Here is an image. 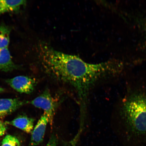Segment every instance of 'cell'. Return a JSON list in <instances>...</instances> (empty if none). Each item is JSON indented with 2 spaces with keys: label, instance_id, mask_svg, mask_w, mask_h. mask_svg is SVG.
<instances>
[{
  "label": "cell",
  "instance_id": "cell-1",
  "mask_svg": "<svg viewBox=\"0 0 146 146\" xmlns=\"http://www.w3.org/2000/svg\"><path fill=\"white\" fill-rule=\"evenodd\" d=\"M39 55L42 65L47 74L55 80L72 87L81 106V120L84 121L89 93L101 78L116 73L122 68L121 63L111 60L91 64L78 56L55 50L41 43Z\"/></svg>",
  "mask_w": 146,
  "mask_h": 146
},
{
  "label": "cell",
  "instance_id": "cell-2",
  "mask_svg": "<svg viewBox=\"0 0 146 146\" xmlns=\"http://www.w3.org/2000/svg\"><path fill=\"white\" fill-rule=\"evenodd\" d=\"M122 113L134 135L146 137V91L134 92L124 102Z\"/></svg>",
  "mask_w": 146,
  "mask_h": 146
},
{
  "label": "cell",
  "instance_id": "cell-3",
  "mask_svg": "<svg viewBox=\"0 0 146 146\" xmlns=\"http://www.w3.org/2000/svg\"><path fill=\"white\" fill-rule=\"evenodd\" d=\"M30 103L37 108L43 110L44 113L48 116L49 123L52 126L58 103L52 96L49 89H45L41 94L32 100Z\"/></svg>",
  "mask_w": 146,
  "mask_h": 146
},
{
  "label": "cell",
  "instance_id": "cell-4",
  "mask_svg": "<svg viewBox=\"0 0 146 146\" xmlns=\"http://www.w3.org/2000/svg\"><path fill=\"white\" fill-rule=\"evenodd\" d=\"M6 82L17 92L29 94L34 91L36 85L35 79L25 76H18L6 80Z\"/></svg>",
  "mask_w": 146,
  "mask_h": 146
},
{
  "label": "cell",
  "instance_id": "cell-5",
  "mask_svg": "<svg viewBox=\"0 0 146 146\" xmlns=\"http://www.w3.org/2000/svg\"><path fill=\"white\" fill-rule=\"evenodd\" d=\"M48 123L49 119L48 117L44 113L33 129L31 137V145L32 146H36L42 142L47 125Z\"/></svg>",
  "mask_w": 146,
  "mask_h": 146
},
{
  "label": "cell",
  "instance_id": "cell-6",
  "mask_svg": "<svg viewBox=\"0 0 146 146\" xmlns=\"http://www.w3.org/2000/svg\"><path fill=\"white\" fill-rule=\"evenodd\" d=\"M26 103L17 98L0 99V119L12 114Z\"/></svg>",
  "mask_w": 146,
  "mask_h": 146
},
{
  "label": "cell",
  "instance_id": "cell-7",
  "mask_svg": "<svg viewBox=\"0 0 146 146\" xmlns=\"http://www.w3.org/2000/svg\"><path fill=\"white\" fill-rule=\"evenodd\" d=\"M34 120L26 116H20L5 124L12 125L27 133H32L34 129Z\"/></svg>",
  "mask_w": 146,
  "mask_h": 146
},
{
  "label": "cell",
  "instance_id": "cell-8",
  "mask_svg": "<svg viewBox=\"0 0 146 146\" xmlns=\"http://www.w3.org/2000/svg\"><path fill=\"white\" fill-rule=\"evenodd\" d=\"M8 47L0 49V72H7L17 69Z\"/></svg>",
  "mask_w": 146,
  "mask_h": 146
},
{
  "label": "cell",
  "instance_id": "cell-9",
  "mask_svg": "<svg viewBox=\"0 0 146 146\" xmlns=\"http://www.w3.org/2000/svg\"><path fill=\"white\" fill-rule=\"evenodd\" d=\"M25 3V1L0 0V15L7 12H17Z\"/></svg>",
  "mask_w": 146,
  "mask_h": 146
},
{
  "label": "cell",
  "instance_id": "cell-10",
  "mask_svg": "<svg viewBox=\"0 0 146 146\" xmlns=\"http://www.w3.org/2000/svg\"><path fill=\"white\" fill-rule=\"evenodd\" d=\"M11 30L5 25L0 26V49L8 46L10 42Z\"/></svg>",
  "mask_w": 146,
  "mask_h": 146
},
{
  "label": "cell",
  "instance_id": "cell-11",
  "mask_svg": "<svg viewBox=\"0 0 146 146\" xmlns=\"http://www.w3.org/2000/svg\"><path fill=\"white\" fill-rule=\"evenodd\" d=\"M1 146H21V143L15 136L7 135L3 139Z\"/></svg>",
  "mask_w": 146,
  "mask_h": 146
},
{
  "label": "cell",
  "instance_id": "cell-12",
  "mask_svg": "<svg viewBox=\"0 0 146 146\" xmlns=\"http://www.w3.org/2000/svg\"><path fill=\"white\" fill-rule=\"evenodd\" d=\"M45 146H58L57 139L54 135H52L50 140Z\"/></svg>",
  "mask_w": 146,
  "mask_h": 146
},
{
  "label": "cell",
  "instance_id": "cell-13",
  "mask_svg": "<svg viewBox=\"0 0 146 146\" xmlns=\"http://www.w3.org/2000/svg\"><path fill=\"white\" fill-rule=\"evenodd\" d=\"M7 127L6 124L0 120V137L5 134L7 130Z\"/></svg>",
  "mask_w": 146,
  "mask_h": 146
},
{
  "label": "cell",
  "instance_id": "cell-14",
  "mask_svg": "<svg viewBox=\"0 0 146 146\" xmlns=\"http://www.w3.org/2000/svg\"><path fill=\"white\" fill-rule=\"evenodd\" d=\"M4 91V89L0 87V93L3 92Z\"/></svg>",
  "mask_w": 146,
  "mask_h": 146
},
{
  "label": "cell",
  "instance_id": "cell-15",
  "mask_svg": "<svg viewBox=\"0 0 146 146\" xmlns=\"http://www.w3.org/2000/svg\"><path fill=\"white\" fill-rule=\"evenodd\" d=\"M144 28H145V30L146 33V21H145V23H144Z\"/></svg>",
  "mask_w": 146,
  "mask_h": 146
}]
</instances>
